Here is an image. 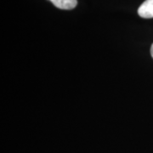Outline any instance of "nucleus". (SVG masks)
<instances>
[{
  "mask_svg": "<svg viewBox=\"0 0 153 153\" xmlns=\"http://www.w3.org/2000/svg\"><path fill=\"white\" fill-rule=\"evenodd\" d=\"M60 10H72L77 4V0H49Z\"/></svg>",
  "mask_w": 153,
  "mask_h": 153,
  "instance_id": "2",
  "label": "nucleus"
},
{
  "mask_svg": "<svg viewBox=\"0 0 153 153\" xmlns=\"http://www.w3.org/2000/svg\"><path fill=\"white\" fill-rule=\"evenodd\" d=\"M151 55H152V57L153 58V44L152 45V47H151Z\"/></svg>",
  "mask_w": 153,
  "mask_h": 153,
  "instance_id": "3",
  "label": "nucleus"
},
{
  "mask_svg": "<svg viewBox=\"0 0 153 153\" xmlns=\"http://www.w3.org/2000/svg\"><path fill=\"white\" fill-rule=\"evenodd\" d=\"M139 16L145 19L153 18V0H146L138 9Z\"/></svg>",
  "mask_w": 153,
  "mask_h": 153,
  "instance_id": "1",
  "label": "nucleus"
}]
</instances>
